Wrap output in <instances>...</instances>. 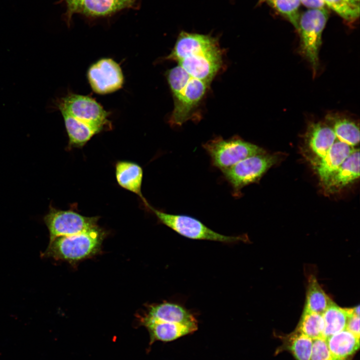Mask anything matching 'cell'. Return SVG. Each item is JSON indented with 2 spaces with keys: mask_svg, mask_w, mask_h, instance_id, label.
Returning a JSON list of instances; mask_svg holds the SVG:
<instances>
[{
  "mask_svg": "<svg viewBox=\"0 0 360 360\" xmlns=\"http://www.w3.org/2000/svg\"><path fill=\"white\" fill-rule=\"evenodd\" d=\"M166 59L176 61L190 76L208 85L222 66V52L211 36L182 32Z\"/></svg>",
  "mask_w": 360,
  "mask_h": 360,
  "instance_id": "cell-1",
  "label": "cell"
},
{
  "mask_svg": "<svg viewBox=\"0 0 360 360\" xmlns=\"http://www.w3.org/2000/svg\"><path fill=\"white\" fill-rule=\"evenodd\" d=\"M166 77L174 103L168 122L172 126H179L192 118L209 85L192 78L178 65L169 70Z\"/></svg>",
  "mask_w": 360,
  "mask_h": 360,
  "instance_id": "cell-2",
  "label": "cell"
},
{
  "mask_svg": "<svg viewBox=\"0 0 360 360\" xmlns=\"http://www.w3.org/2000/svg\"><path fill=\"white\" fill-rule=\"evenodd\" d=\"M105 232L98 226L76 234L60 236L50 242L42 256L75 262L98 252Z\"/></svg>",
  "mask_w": 360,
  "mask_h": 360,
  "instance_id": "cell-3",
  "label": "cell"
},
{
  "mask_svg": "<svg viewBox=\"0 0 360 360\" xmlns=\"http://www.w3.org/2000/svg\"><path fill=\"white\" fill-rule=\"evenodd\" d=\"M148 209L152 212L160 223L181 236L189 239L224 244L246 242L248 240L245 234L230 236L218 233L206 226L200 220L188 215L166 213L150 205Z\"/></svg>",
  "mask_w": 360,
  "mask_h": 360,
  "instance_id": "cell-4",
  "label": "cell"
},
{
  "mask_svg": "<svg viewBox=\"0 0 360 360\" xmlns=\"http://www.w3.org/2000/svg\"><path fill=\"white\" fill-rule=\"evenodd\" d=\"M212 166L222 170L250 156L265 153L258 146L238 136L224 139L214 137L202 144Z\"/></svg>",
  "mask_w": 360,
  "mask_h": 360,
  "instance_id": "cell-5",
  "label": "cell"
},
{
  "mask_svg": "<svg viewBox=\"0 0 360 360\" xmlns=\"http://www.w3.org/2000/svg\"><path fill=\"white\" fill-rule=\"evenodd\" d=\"M277 161V156L265 152L247 158L221 171L231 186L232 196L238 198L244 187L258 180Z\"/></svg>",
  "mask_w": 360,
  "mask_h": 360,
  "instance_id": "cell-6",
  "label": "cell"
},
{
  "mask_svg": "<svg viewBox=\"0 0 360 360\" xmlns=\"http://www.w3.org/2000/svg\"><path fill=\"white\" fill-rule=\"evenodd\" d=\"M328 18L324 9H310L300 16L298 30L300 33V52L312 68L314 76L319 66L318 52L322 43V34Z\"/></svg>",
  "mask_w": 360,
  "mask_h": 360,
  "instance_id": "cell-7",
  "label": "cell"
},
{
  "mask_svg": "<svg viewBox=\"0 0 360 360\" xmlns=\"http://www.w3.org/2000/svg\"><path fill=\"white\" fill-rule=\"evenodd\" d=\"M57 108L76 119L94 126L101 131L112 128L108 112L94 98L69 93L56 100Z\"/></svg>",
  "mask_w": 360,
  "mask_h": 360,
  "instance_id": "cell-8",
  "label": "cell"
},
{
  "mask_svg": "<svg viewBox=\"0 0 360 360\" xmlns=\"http://www.w3.org/2000/svg\"><path fill=\"white\" fill-rule=\"evenodd\" d=\"M99 216H86L72 210L50 206L44 220L50 233V242L63 236L76 234L98 226Z\"/></svg>",
  "mask_w": 360,
  "mask_h": 360,
  "instance_id": "cell-9",
  "label": "cell"
},
{
  "mask_svg": "<svg viewBox=\"0 0 360 360\" xmlns=\"http://www.w3.org/2000/svg\"><path fill=\"white\" fill-rule=\"evenodd\" d=\"M87 77L92 90L98 94H108L120 88L124 78L119 64L110 58H103L89 68Z\"/></svg>",
  "mask_w": 360,
  "mask_h": 360,
  "instance_id": "cell-10",
  "label": "cell"
},
{
  "mask_svg": "<svg viewBox=\"0 0 360 360\" xmlns=\"http://www.w3.org/2000/svg\"><path fill=\"white\" fill-rule=\"evenodd\" d=\"M142 320L166 324H180L198 328V320L192 312L181 304L164 302L150 305Z\"/></svg>",
  "mask_w": 360,
  "mask_h": 360,
  "instance_id": "cell-11",
  "label": "cell"
},
{
  "mask_svg": "<svg viewBox=\"0 0 360 360\" xmlns=\"http://www.w3.org/2000/svg\"><path fill=\"white\" fill-rule=\"evenodd\" d=\"M354 148L336 140L324 156L312 160L314 168L322 184L330 178Z\"/></svg>",
  "mask_w": 360,
  "mask_h": 360,
  "instance_id": "cell-12",
  "label": "cell"
},
{
  "mask_svg": "<svg viewBox=\"0 0 360 360\" xmlns=\"http://www.w3.org/2000/svg\"><path fill=\"white\" fill-rule=\"evenodd\" d=\"M360 177V150L354 148L340 166L322 185L332 194L340 191Z\"/></svg>",
  "mask_w": 360,
  "mask_h": 360,
  "instance_id": "cell-13",
  "label": "cell"
},
{
  "mask_svg": "<svg viewBox=\"0 0 360 360\" xmlns=\"http://www.w3.org/2000/svg\"><path fill=\"white\" fill-rule=\"evenodd\" d=\"M116 178L118 185L138 195L148 208L149 203L142 192L143 170L138 164L130 161L120 160L115 165Z\"/></svg>",
  "mask_w": 360,
  "mask_h": 360,
  "instance_id": "cell-14",
  "label": "cell"
},
{
  "mask_svg": "<svg viewBox=\"0 0 360 360\" xmlns=\"http://www.w3.org/2000/svg\"><path fill=\"white\" fill-rule=\"evenodd\" d=\"M306 143L315 159L324 156L337 138L332 129L326 124L312 122L306 134Z\"/></svg>",
  "mask_w": 360,
  "mask_h": 360,
  "instance_id": "cell-15",
  "label": "cell"
},
{
  "mask_svg": "<svg viewBox=\"0 0 360 360\" xmlns=\"http://www.w3.org/2000/svg\"><path fill=\"white\" fill-rule=\"evenodd\" d=\"M148 328L150 336V344L156 341L170 342L195 332L198 328L180 324H166L158 322L142 320Z\"/></svg>",
  "mask_w": 360,
  "mask_h": 360,
  "instance_id": "cell-16",
  "label": "cell"
},
{
  "mask_svg": "<svg viewBox=\"0 0 360 360\" xmlns=\"http://www.w3.org/2000/svg\"><path fill=\"white\" fill-rule=\"evenodd\" d=\"M137 0H83L78 13L88 17L111 15L128 8H136Z\"/></svg>",
  "mask_w": 360,
  "mask_h": 360,
  "instance_id": "cell-17",
  "label": "cell"
},
{
  "mask_svg": "<svg viewBox=\"0 0 360 360\" xmlns=\"http://www.w3.org/2000/svg\"><path fill=\"white\" fill-rule=\"evenodd\" d=\"M336 360H347L360 347V338L344 329L326 338Z\"/></svg>",
  "mask_w": 360,
  "mask_h": 360,
  "instance_id": "cell-18",
  "label": "cell"
},
{
  "mask_svg": "<svg viewBox=\"0 0 360 360\" xmlns=\"http://www.w3.org/2000/svg\"><path fill=\"white\" fill-rule=\"evenodd\" d=\"M60 112L68 136V148L84 146L94 136L102 132L98 128L80 121L65 112Z\"/></svg>",
  "mask_w": 360,
  "mask_h": 360,
  "instance_id": "cell-19",
  "label": "cell"
},
{
  "mask_svg": "<svg viewBox=\"0 0 360 360\" xmlns=\"http://www.w3.org/2000/svg\"><path fill=\"white\" fill-rule=\"evenodd\" d=\"M326 120L332 129L338 140L354 148L358 144L359 127L354 121L337 114H328Z\"/></svg>",
  "mask_w": 360,
  "mask_h": 360,
  "instance_id": "cell-20",
  "label": "cell"
},
{
  "mask_svg": "<svg viewBox=\"0 0 360 360\" xmlns=\"http://www.w3.org/2000/svg\"><path fill=\"white\" fill-rule=\"evenodd\" d=\"M334 302L326 294L314 276L308 280L304 311L322 314Z\"/></svg>",
  "mask_w": 360,
  "mask_h": 360,
  "instance_id": "cell-21",
  "label": "cell"
},
{
  "mask_svg": "<svg viewBox=\"0 0 360 360\" xmlns=\"http://www.w3.org/2000/svg\"><path fill=\"white\" fill-rule=\"evenodd\" d=\"M352 308H344L335 303L322 314L324 321L323 338H327L346 329Z\"/></svg>",
  "mask_w": 360,
  "mask_h": 360,
  "instance_id": "cell-22",
  "label": "cell"
},
{
  "mask_svg": "<svg viewBox=\"0 0 360 360\" xmlns=\"http://www.w3.org/2000/svg\"><path fill=\"white\" fill-rule=\"evenodd\" d=\"M313 340L296 330L285 340V346L296 360H310Z\"/></svg>",
  "mask_w": 360,
  "mask_h": 360,
  "instance_id": "cell-23",
  "label": "cell"
},
{
  "mask_svg": "<svg viewBox=\"0 0 360 360\" xmlns=\"http://www.w3.org/2000/svg\"><path fill=\"white\" fill-rule=\"evenodd\" d=\"M324 328L322 314L304 311L296 330L314 340L323 338Z\"/></svg>",
  "mask_w": 360,
  "mask_h": 360,
  "instance_id": "cell-24",
  "label": "cell"
},
{
  "mask_svg": "<svg viewBox=\"0 0 360 360\" xmlns=\"http://www.w3.org/2000/svg\"><path fill=\"white\" fill-rule=\"evenodd\" d=\"M326 5L346 20L352 21L359 16V0H324Z\"/></svg>",
  "mask_w": 360,
  "mask_h": 360,
  "instance_id": "cell-25",
  "label": "cell"
},
{
  "mask_svg": "<svg viewBox=\"0 0 360 360\" xmlns=\"http://www.w3.org/2000/svg\"><path fill=\"white\" fill-rule=\"evenodd\" d=\"M272 6L285 16L298 30V8L300 0H268Z\"/></svg>",
  "mask_w": 360,
  "mask_h": 360,
  "instance_id": "cell-26",
  "label": "cell"
},
{
  "mask_svg": "<svg viewBox=\"0 0 360 360\" xmlns=\"http://www.w3.org/2000/svg\"><path fill=\"white\" fill-rule=\"evenodd\" d=\"M310 360H336L328 348L325 338H321L313 340Z\"/></svg>",
  "mask_w": 360,
  "mask_h": 360,
  "instance_id": "cell-27",
  "label": "cell"
},
{
  "mask_svg": "<svg viewBox=\"0 0 360 360\" xmlns=\"http://www.w3.org/2000/svg\"><path fill=\"white\" fill-rule=\"evenodd\" d=\"M64 2L66 10L62 14L64 20L68 26L71 24L74 14L78 13L83 0H63Z\"/></svg>",
  "mask_w": 360,
  "mask_h": 360,
  "instance_id": "cell-28",
  "label": "cell"
},
{
  "mask_svg": "<svg viewBox=\"0 0 360 360\" xmlns=\"http://www.w3.org/2000/svg\"><path fill=\"white\" fill-rule=\"evenodd\" d=\"M346 329L360 338V316L354 314L352 309L348 318Z\"/></svg>",
  "mask_w": 360,
  "mask_h": 360,
  "instance_id": "cell-29",
  "label": "cell"
},
{
  "mask_svg": "<svg viewBox=\"0 0 360 360\" xmlns=\"http://www.w3.org/2000/svg\"><path fill=\"white\" fill-rule=\"evenodd\" d=\"M300 2L311 10L324 9L326 6L324 0H300Z\"/></svg>",
  "mask_w": 360,
  "mask_h": 360,
  "instance_id": "cell-30",
  "label": "cell"
},
{
  "mask_svg": "<svg viewBox=\"0 0 360 360\" xmlns=\"http://www.w3.org/2000/svg\"><path fill=\"white\" fill-rule=\"evenodd\" d=\"M352 309L353 313L357 316H360V306H356Z\"/></svg>",
  "mask_w": 360,
  "mask_h": 360,
  "instance_id": "cell-31",
  "label": "cell"
}]
</instances>
